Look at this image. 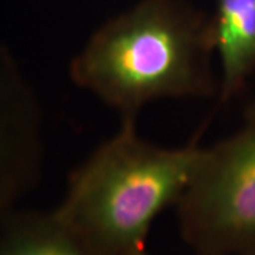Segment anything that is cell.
Wrapping results in <instances>:
<instances>
[{
  "label": "cell",
  "instance_id": "1",
  "mask_svg": "<svg viewBox=\"0 0 255 255\" xmlns=\"http://www.w3.org/2000/svg\"><path fill=\"white\" fill-rule=\"evenodd\" d=\"M211 14L187 0H139L97 28L70 63L84 91L136 122L160 100L219 92Z\"/></svg>",
  "mask_w": 255,
  "mask_h": 255
},
{
  "label": "cell",
  "instance_id": "2",
  "mask_svg": "<svg viewBox=\"0 0 255 255\" xmlns=\"http://www.w3.org/2000/svg\"><path fill=\"white\" fill-rule=\"evenodd\" d=\"M201 149L196 143L164 147L122 121L68 177L53 209L100 255H146L156 219L176 207L190 184Z\"/></svg>",
  "mask_w": 255,
  "mask_h": 255
},
{
  "label": "cell",
  "instance_id": "3",
  "mask_svg": "<svg viewBox=\"0 0 255 255\" xmlns=\"http://www.w3.org/2000/svg\"><path fill=\"white\" fill-rule=\"evenodd\" d=\"M174 209L183 241L197 255L255 254V100L234 133L201 149Z\"/></svg>",
  "mask_w": 255,
  "mask_h": 255
},
{
  "label": "cell",
  "instance_id": "4",
  "mask_svg": "<svg viewBox=\"0 0 255 255\" xmlns=\"http://www.w3.org/2000/svg\"><path fill=\"white\" fill-rule=\"evenodd\" d=\"M44 150L40 100L17 58L0 43V223L36 189Z\"/></svg>",
  "mask_w": 255,
  "mask_h": 255
},
{
  "label": "cell",
  "instance_id": "5",
  "mask_svg": "<svg viewBox=\"0 0 255 255\" xmlns=\"http://www.w3.org/2000/svg\"><path fill=\"white\" fill-rule=\"evenodd\" d=\"M211 26L220 64L217 95L226 104L255 75V0H216Z\"/></svg>",
  "mask_w": 255,
  "mask_h": 255
},
{
  "label": "cell",
  "instance_id": "6",
  "mask_svg": "<svg viewBox=\"0 0 255 255\" xmlns=\"http://www.w3.org/2000/svg\"><path fill=\"white\" fill-rule=\"evenodd\" d=\"M0 255H100L54 210L11 211L0 223Z\"/></svg>",
  "mask_w": 255,
  "mask_h": 255
},
{
  "label": "cell",
  "instance_id": "7",
  "mask_svg": "<svg viewBox=\"0 0 255 255\" xmlns=\"http://www.w3.org/2000/svg\"><path fill=\"white\" fill-rule=\"evenodd\" d=\"M149 255V254H146ZM231 255H255V254H231Z\"/></svg>",
  "mask_w": 255,
  "mask_h": 255
}]
</instances>
